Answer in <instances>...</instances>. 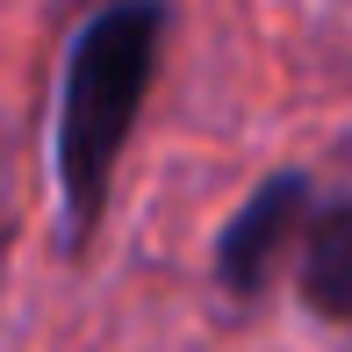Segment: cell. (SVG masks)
I'll return each mask as SVG.
<instances>
[{"instance_id": "obj_2", "label": "cell", "mask_w": 352, "mask_h": 352, "mask_svg": "<svg viewBox=\"0 0 352 352\" xmlns=\"http://www.w3.org/2000/svg\"><path fill=\"white\" fill-rule=\"evenodd\" d=\"M302 230H309V180L302 173H266L216 237V280L230 295H259L274 280L280 252L302 245Z\"/></svg>"}, {"instance_id": "obj_3", "label": "cell", "mask_w": 352, "mask_h": 352, "mask_svg": "<svg viewBox=\"0 0 352 352\" xmlns=\"http://www.w3.org/2000/svg\"><path fill=\"white\" fill-rule=\"evenodd\" d=\"M295 287L324 324H352V195L324 201L302 230V266Z\"/></svg>"}, {"instance_id": "obj_1", "label": "cell", "mask_w": 352, "mask_h": 352, "mask_svg": "<svg viewBox=\"0 0 352 352\" xmlns=\"http://www.w3.org/2000/svg\"><path fill=\"white\" fill-rule=\"evenodd\" d=\"M158 51H166V0H108L72 36L65 72H58V130H51V173L65 237L87 245L94 223L108 216V187L130 151V130L144 116Z\"/></svg>"}]
</instances>
